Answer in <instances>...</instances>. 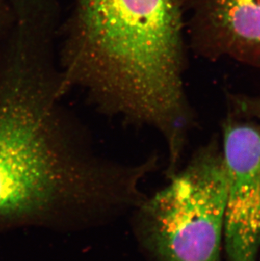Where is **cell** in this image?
<instances>
[{
  "instance_id": "obj_1",
  "label": "cell",
  "mask_w": 260,
  "mask_h": 261,
  "mask_svg": "<svg viewBox=\"0 0 260 261\" xmlns=\"http://www.w3.org/2000/svg\"><path fill=\"white\" fill-rule=\"evenodd\" d=\"M56 42L47 29L17 35L0 78V231L101 222L144 196V164L102 161L70 132Z\"/></svg>"
},
{
  "instance_id": "obj_2",
  "label": "cell",
  "mask_w": 260,
  "mask_h": 261,
  "mask_svg": "<svg viewBox=\"0 0 260 261\" xmlns=\"http://www.w3.org/2000/svg\"><path fill=\"white\" fill-rule=\"evenodd\" d=\"M182 0H75L58 52L63 87L108 114L154 127L178 169L191 122Z\"/></svg>"
},
{
  "instance_id": "obj_3",
  "label": "cell",
  "mask_w": 260,
  "mask_h": 261,
  "mask_svg": "<svg viewBox=\"0 0 260 261\" xmlns=\"http://www.w3.org/2000/svg\"><path fill=\"white\" fill-rule=\"evenodd\" d=\"M169 179L134 209L140 246L155 261H221L227 191L222 149L201 148Z\"/></svg>"
},
{
  "instance_id": "obj_4",
  "label": "cell",
  "mask_w": 260,
  "mask_h": 261,
  "mask_svg": "<svg viewBox=\"0 0 260 261\" xmlns=\"http://www.w3.org/2000/svg\"><path fill=\"white\" fill-rule=\"evenodd\" d=\"M227 176L226 261H258L260 251V127L230 118L224 125Z\"/></svg>"
},
{
  "instance_id": "obj_5",
  "label": "cell",
  "mask_w": 260,
  "mask_h": 261,
  "mask_svg": "<svg viewBox=\"0 0 260 261\" xmlns=\"http://www.w3.org/2000/svg\"><path fill=\"white\" fill-rule=\"evenodd\" d=\"M189 5L199 52L260 68V0H190Z\"/></svg>"
},
{
  "instance_id": "obj_6",
  "label": "cell",
  "mask_w": 260,
  "mask_h": 261,
  "mask_svg": "<svg viewBox=\"0 0 260 261\" xmlns=\"http://www.w3.org/2000/svg\"><path fill=\"white\" fill-rule=\"evenodd\" d=\"M230 98L232 106L238 114L260 119V96L233 95Z\"/></svg>"
}]
</instances>
